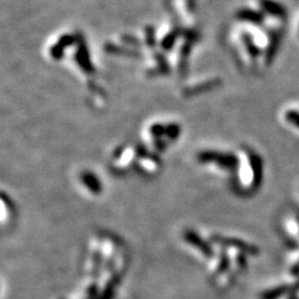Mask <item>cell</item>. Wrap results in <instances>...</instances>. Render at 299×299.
Listing matches in <instances>:
<instances>
[{
	"label": "cell",
	"instance_id": "7a4b0ae2",
	"mask_svg": "<svg viewBox=\"0 0 299 299\" xmlns=\"http://www.w3.org/2000/svg\"><path fill=\"white\" fill-rule=\"evenodd\" d=\"M287 118L289 123H292L293 125H295V126L299 127V112H295V111L288 112Z\"/></svg>",
	"mask_w": 299,
	"mask_h": 299
},
{
	"label": "cell",
	"instance_id": "6da1fadb",
	"mask_svg": "<svg viewBox=\"0 0 299 299\" xmlns=\"http://www.w3.org/2000/svg\"><path fill=\"white\" fill-rule=\"evenodd\" d=\"M262 7L264 8L268 13L272 14V15L282 16L286 14V9H284L281 4H278V3L276 2H272V0H263Z\"/></svg>",
	"mask_w": 299,
	"mask_h": 299
}]
</instances>
